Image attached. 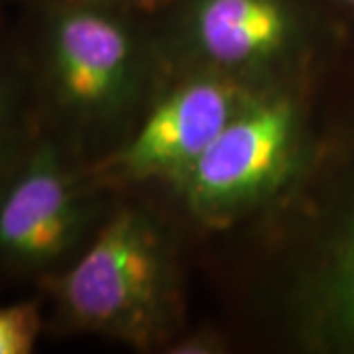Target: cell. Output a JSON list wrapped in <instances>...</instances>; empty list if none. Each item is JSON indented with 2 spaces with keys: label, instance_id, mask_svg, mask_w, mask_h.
I'll list each match as a JSON object with an SVG mask.
<instances>
[{
  "label": "cell",
  "instance_id": "277c9868",
  "mask_svg": "<svg viewBox=\"0 0 354 354\" xmlns=\"http://www.w3.org/2000/svg\"><path fill=\"white\" fill-rule=\"evenodd\" d=\"M234 116V88L195 81L165 99L104 167L136 177L185 174Z\"/></svg>",
  "mask_w": 354,
  "mask_h": 354
},
{
  "label": "cell",
  "instance_id": "5b68a950",
  "mask_svg": "<svg viewBox=\"0 0 354 354\" xmlns=\"http://www.w3.org/2000/svg\"><path fill=\"white\" fill-rule=\"evenodd\" d=\"M127 32L87 6L55 14L48 34L50 81L62 106L95 113L113 101L127 71Z\"/></svg>",
  "mask_w": 354,
  "mask_h": 354
},
{
  "label": "cell",
  "instance_id": "52a82bcc",
  "mask_svg": "<svg viewBox=\"0 0 354 354\" xmlns=\"http://www.w3.org/2000/svg\"><path fill=\"white\" fill-rule=\"evenodd\" d=\"M44 327L41 307L38 301L0 307V354L34 353Z\"/></svg>",
  "mask_w": 354,
  "mask_h": 354
},
{
  "label": "cell",
  "instance_id": "8992f818",
  "mask_svg": "<svg viewBox=\"0 0 354 354\" xmlns=\"http://www.w3.org/2000/svg\"><path fill=\"white\" fill-rule=\"evenodd\" d=\"M286 32L288 18L276 0H205L197 14L203 50L225 65L264 57Z\"/></svg>",
  "mask_w": 354,
  "mask_h": 354
},
{
  "label": "cell",
  "instance_id": "6da1fadb",
  "mask_svg": "<svg viewBox=\"0 0 354 354\" xmlns=\"http://www.w3.org/2000/svg\"><path fill=\"white\" fill-rule=\"evenodd\" d=\"M48 283L62 315L75 327L146 329L160 293V254L152 230L132 213L116 215Z\"/></svg>",
  "mask_w": 354,
  "mask_h": 354
},
{
  "label": "cell",
  "instance_id": "30bf717a",
  "mask_svg": "<svg viewBox=\"0 0 354 354\" xmlns=\"http://www.w3.org/2000/svg\"><path fill=\"white\" fill-rule=\"evenodd\" d=\"M128 2H136L140 6H158V4H162L164 0H128Z\"/></svg>",
  "mask_w": 354,
  "mask_h": 354
},
{
  "label": "cell",
  "instance_id": "3957f363",
  "mask_svg": "<svg viewBox=\"0 0 354 354\" xmlns=\"http://www.w3.org/2000/svg\"><path fill=\"white\" fill-rule=\"evenodd\" d=\"M291 124L286 101L236 114L185 171L193 203L225 207L268 187L288 160Z\"/></svg>",
  "mask_w": 354,
  "mask_h": 354
},
{
  "label": "cell",
  "instance_id": "8fae6325",
  "mask_svg": "<svg viewBox=\"0 0 354 354\" xmlns=\"http://www.w3.org/2000/svg\"><path fill=\"white\" fill-rule=\"evenodd\" d=\"M346 2H351V4H354V0H346Z\"/></svg>",
  "mask_w": 354,
  "mask_h": 354
},
{
  "label": "cell",
  "instance_id": "7a4b0ae2",
  "mask_svg": "<svg viewBox=\"0 0 354 354\" xmlns=\"http://www.w3.org/2000/svg\"><path fill=\"white\" fill-rule=\"evenodd\" d=\"M87 209L59 150L44 142L0 177V266L50 270L71 252Z\"/></svg>",
  "mask_w": 354,
  "mask_h": 354
},
{
  "label": "cell",
  "instance_id": "ba28073f",
  "mask_svg": "<svg viewBox=\"0 0 354 354\" xmlns=\"http://www.w3.org/2000/svg\"><path fill=\"white\" fill-rule=\"evenodd\" d=\"M333 297L344 327L354 335V223L337 260Z\"/></svg>",
  "mask_w": 354,
  "mask_h": 354
},
{
  "label": "cell",
  "instance_id": "9c48e42d",
  "mask_svg": "<svg viewBox=\"0 0 354 354\" xmlns=\"http://www.w3.org/2000/svg\"><path fill=\"white\" fill-rule=\"evenodd\" d=\"M6 132H8V91H6V81L0 67V162H2L4 144H6Z\"/></svg>",
  "mask_w": 354,
  "mask_h": 354
}]
</instances>
